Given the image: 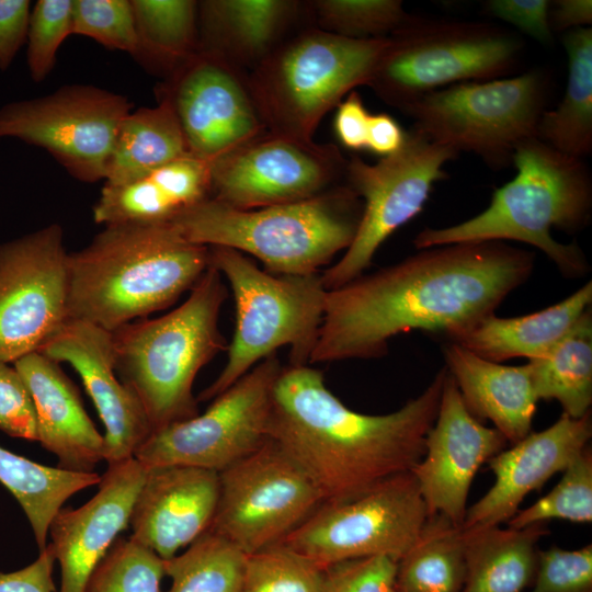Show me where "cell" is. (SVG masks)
I'll return each mask as SVG.
<instances>
[{
    "label": "cell",
    "mask_w": 592,
    "mask_h": 592,
    "mask_svg": "<svg viewBox=\"0 0 592 592\" xmlns=\"http://www.w3.org/2000/svg\"><path fill=\"white\" fill-rule=\"evenodd\" d=\"M446 374L442 367L418 397L373 415L348 408L320 371L288 365L273 387L270 439L306 471L323 502L356 498L422 459Z\"/></svg>",
    "instance_id": "cell-2"
},
{
    "label": "cell",
    "mask_w": 592,
    "mask_h": 592,
    "mask_svg": "<svg viewBox=\"0 0 592 592\" xmlns=\"http://www.w3.org/2000/svg\"><path fill=\"white\" fill-rule=\"evenodd\" d=\"M246 554L208 531L185 551L163 560L167 592H241Z\"/></svg>",
    "instance_id": "cell-36"
},
{
    "label": "cell",
    "mask_w": 592,
    "mask_h": 592,
    "mask_svg": "<svg viewBox=\"0 0 592 592\" xmlns=\"http://www.w3.org/2000/svg\"><path fill=\"white\" fill-rule=\"evenodd\" d=\"M68 253L60 225L0 244V360L13 364L67 321Z\"/></svg>",
    "instance_id": "cell-17"
},
{
    "label": "cell",
    "mask_w": 592,
    "mask_h": 592,
    "mask_svg": "<svg viewBox=\"0 0 592 592\" xmlns=\"http://www.w3.org/2000/svg\"><path fill=\"white\" fill-rule=\"evenodd\" d=\"M592 304V282L539 311L519 317L485 318L449 342L497 363L516 357L528 361L546 355L576 326Z\"/></svg>",
    "instance_id": "cell-28"
},
{
    "label": "cell",
    "mask_w": 592,
    "mask_h": 592,
    "mask_svg": "<svg viewBox=\"0 0 592 592\" xmlns=\"http://www.w3.org/2000/svg\"><path fill=\"white\" fill-rule=\"evenodd\" d=\"M534 269V252L503 241L420 249L327 291L309 363L378 358L413 330L452 341L496 314Z\"/></svg>",
    "instance_id": "cell-1"
},
{
    "label": "cell",
    "mask_w": 592,
    "mask_h": 592,
    "mask_svg": "<svg viewBox=\"0 0 592 592\" xmlns=\"http://www.w3.org/2000/svg\"><path fill=\"white\" fill-rule=\"evenodd\" d=\"M405 138L406 132L392 116L386 113L371 114L366 149L387 157L402 146Z\"/></svg>",
    "instance_id": "cell-50"
},
{
    "label": "cell",
    "mask_w": 592,
    "mask_h": 592,
    "mask_svg": "<svg viewBox=\"0 0 592 592\" xmlns=\"http://www.w3.org/2000/svg\"><path fill=\"white\" fill-rule=\"evenodd\" d=\"M209 264L232 291L236 328L227 362L196 398L214 399L276 350L288 345L289 365H307L321 326L325 288L319 273L276 275L261 270L243 253L208 247Z\"/></svg>",
    "instance_id": "cell-8"
},
{
    "label": "cell",
    "mask_w": 592,
    "mask_h": 592,
    "mask_svg": "<svg viewBox=\"0 0 592 592\" xmlns=\"http://www.w3.org/2000/svg\"><path fill=\"white\" fill-rule=\"evenodd\" d=\"M538 400H557L562 413L581 418L592 405V309L546 355L527 362Z\"/></svg>",
    "instance_id": "cell-35"
},
{
    "label": "cell",
    "mask_w": 592,
    "mask_h": 592,
    "mask_svg": "<svg viewBox=\"0 0 592 592\" xmlns=\"http://www.w3.org/2000/svg\"><path fill=\"white\" fill-rule=\"evenodd\" d=\"M72 34L136 58L138 37L130 0H75Z\"/></svg>",
    "instance_id": "cell-41"
},
{
    "label": "cell",
    "mask_w": 592,
    "mask_h": 592,
    "mask_svg": "<svg viewBox=\"0 0 592 592\" xmlns=\"http://www.w3.org/2000/svg\"><path fill=\"white\" fill-rule=\"evenodd\" d=\"M132 109L122 94L92 84H66L2 106L0 138L45 149L81 182L104 181L117 129Z\"/></svg>",
    "instance_id": "cell-15"
},
{
    "label": "cell",
    "mask_w": 592,
    "mask_h": 592,
    "mask_svg": "<svg viewBox=\"0 0 592 592\" xmlns=\"http://www.w3.org/2000/svg\"><path fill=\"white\" fill-rule=\"evenodd\" d=\"M397 562L386 556L350 559L326 568L322 592H388Z\"/></svg>",
    "instance_id": "cell-44"
},
{
    "label": "cell",
    "mask_w": 592,
    "mask_h": 592,
    "mask_svg": "<svg viewBox=\"0 0 592 592\" xmlns=\"http://www.w3.org/2000/svg\"><path fill=\"white\" fill-rule=\"evenodd\" d=\"M388 44L389 37L351 39L315 26L285 38L248 73L266 132L314 140L323 116L369 83Z\"/></svg>",
    "instance_id": "cell-7"
},
{
    "label": "cell",
    "mask_w": 592,
    "mask_h": 592,
    "mask_svg": "<svg viewBox=\"0 0 592 592\" xmlns=\"http://www.w3.org/2000/svg\"><path fill=\"white\" fill-rule=\"evenodd\" d=\"M37 352L69 364L80 376L101 418L107 465L133 458L152 433L148 417L114 367L112 333L87 321H67Z\"/></svg>",
    "instance_id": "cell-20"
},
{
    "label": "cell",
    "mask_w": 592,
    "mask_h": 592,
    "mask_svg": "<svg viewBox=\"0 0 592 592\" xmlns=\"http://www.w3.org/2000/svg\"><path fill=\"white\" fill-rule=\"evenodd\" d=\"M283 366L276 354L214 398L205 412L151 433L134 457L146 467L223 471L270 440L272 392Z\"/></svg>",
    "instance_id": "cell-13"
},
{
    "label": "cell",
    "mask_w": 592,
    "mask_h": 592,
    "mask_svg": "<svg viewBox=\"0 0 592 592\" xmlns=\"http://www.w3.org/2000/svg\"><path fill=\"white\" fill-rule=\"evenodd\" d=\"M442 351L444 367L476 419L491 421L511 444L532 432L538 398L528 363L510 366L492 362L449 341Z\"/></svg>",
    "instance_id": "cell-26"
},
{
    "label": "cell",
    "mask_w": 592,
    "mask_h": 592,
    "mask_svg": "<svg viewBox=\"0 0 592 592\" xmlns=\"http://www.w3.org/2000/svg\"><path fill=\"white\" fill-rule=\"evenodd\" d=\"M186 153L173 107L159 96L156 106L132 110L121 122L104 184L128 183Z\"/></svg>",
    "instance_id": "cell-30"
},
{
    "label": "cell",
    "mask_w": 592,
    "mask_h": 592,
    "mask_svg": "<svg viewBox=\"0 0 592 592\" xmlns=\"http://www.w3.org/2000/svg\"><path fill=\"white\" fill-rule=\"evenodd\" d=\"M466 574L462 528L441 513L429 515L412 546L397 561L400 592H462Z\"/></svg>",
    "instance_id": "cell-34"
},
{
    "label": "cell",
    "mask_w": 592,
    "mask_h": 592,
    "mask_svg": "<svg viewBox=\"0 0 592 592\" xmlns=\"http://www.w3.org/2000/svg\"><path fill=\"white\" fill-rule=\"evenodd\" d=\"M130 1L138 37L135 59L168 79L198 49L197 1Z\"/></svg>",
    "instance_id": "cell-33"
},
{
    "label": "cell",
    "mask_w": 592,
    "mask_h": 592,
    "mask_svg": "<svg viewBox=\"0 0 592 592\" xmlns=\"http://www.w3.org/2000/svg\"><path fill=\"white\" fill-rule=\"evenodd\" d=\"M226 298L223 276L209 264L180 306L111 332L115 372L141 403L152 432L200 413L193 384L227 350L218 327Z\"/></svg>",
    "instance_id": "cell-5"
},
{
    "label": "cell",
    "mask_w": 592,
    "mask_h": 592,
    "mask_svg": "<svg viewBox=\"0 0 592 592\" xmlns=\"http://www.w3.org/2000/svg\"><path fill=\"white\" fill-rule=\"evenodd\" d=\"M548 0H489L485 2L486 14L505 21L544 46L554 42L549 24Z\"/></svg>",
    "instance_id": "cell-46"
},
{
    "label": "cell",
    "mask_w": 592,
    "mask_h": 592,
    "mask_svg": "<svg viewBox=\"0 0 592 592\" xmlns=\"http://www.w3.org/2000/svg\"><path fill=\"white\" fill-rule=\"evenodd\" d=\"M34 402L36 441L57 458V467L94 473L103 460L104 437L88 415L79 390L60 363L32 352L13 363Z\"/></svg>",
    "instance_id": "cell-24"
},
{
    "label": "cell",
    "mask_w": 592,
    "mask_h": 592,
    "mask_svg": "<svg viewBox=\"0 0 592 592\" xmlns=\"http://www.w3.org/2000/svg\"><path fill=\"white\" fill-rule=\"evenodd\" d=\"M73 0H38L31 9L26 61L34 82H42L55 67L57 53L72 34Z\"/></svg>",
    "instance_id": "cell-42"
},
{
    "label": "cell",
    "mask_w": 592,
    "mask_h": 592,
    "mask_svg": "<svg viewBox=\"0 0 592 592\" xmlns=\"http://www.w3.org/2000/svg\"><path fill=\"white\" fill-rule=\"evenodd\" d=\"M515 177L494 190L489 205L462 223L424 228L413 239L417 250L463 242L519 241L543 253L568 278L584 276L590 264L576 242L556 240L589 226L592 179L582 159L561 153L537 137L520 143L512 157Z\"/></svg>",
    "instance_id": "cell-4"
},
{
    "label": "cell",
    "mask_w": 592,
    "mask_h": 592,
    "mask_svg": "<svg viewBox=\"0 0 592 592\" xmlns=\"http://www.w3.org/2000/svg\"><path fill=\"white\" fill-rule=\"evenodd\" d=\"M208 198L209 162L186 153L128 183L104 184L92 214L103 227L168 224Z\"/></svg>",
    "instance_id": "cell-27"
},
{
    "label": "cell",
    "mask_w": 592,
    "mask_h": 592,
    "mask_svg": "<svg viewBox=\"0 0 592 592\" xmlns=\"http://www.w3.org/2000/svg\"><path fill=\"white\" fill-rule=\"evenodd\" d=\"M525 592H592V544L540 549L534 582Z\"/></svg>",
    "instance_id": "cell-43"
},
{
    "label": "cell",
    "mask_w": 592,
    "mask_h": 592,
    "mask_svg": "<svg viewBox=\"0 0 592 592\" xmlns=\"http://www.w3.org/2000/svg\"><path fill=\"white\" fill-rule=\"evenodd\" d=\"M326 568L277 543L246 555L241 592H322Z\"/></svg>",
    "instance_id": "cell-38"
},
{
    "label": "cell",
    "mask_w": 592,
    "mask_h": 592,
    "mask_svg": "<svg viewBox=\"0 0 592 592\" xmlns=\"http://www.w3.org/2000/svg\"><path fill=\"white\" fill-rule=\"evenodd\" d=\"M100 479L95 471L73 473L46 466L0 446V482L23 510L38 550L47 546L49 524L66 501Z\"/></svg>",
    "instance_id": "cell-32"
},
{
    "label": "cell",
    "mask_w": 592,
    "mask_h": 592,
    "mask_svg": "<svg viewBox=\"0 0 592 592\" xmlns=\"http://www.w3.org/2000/svg\"><path fill=\"white\" fill-rule=\"evenodd\" d=\"M428 511L411 471L344 501L322 502L281 543L323 568L374 556L396 562L417 539Z\"/></svg>",
    "instance_id": "cell-12"
},
{
    "label": "cell",
    "mask_w": 592,
    "mask_h": 592,
    "mask_svg": "<svg viewBox=\"0 0 592 592\" xmlns=\"http://www.w3.org/2000/svg\"><path fill=\"white\" fill-rule=\"evenodd\" d=\"M549 24L554 32H568L581 27H591V0H557L550 2Z\"/></svg>",
    "instance_id": "cell-51"
},
{
    "label": "cell",
    "mask_w": 592,
    "mask_h": 592,
    "mask_svg": "<svg viewBox=\"0 0 592 592\" xmlns=\"http://www.w3.org/2000/svg\"><path fill=\"white\" fill-rule=\"evenodd\" d=\"M147 469L135 457L107 465L98 492L87 503L77 509L62 506L55 514L48 536L60 567L57 592H87L95 567L129 526Z\"/></svg>",
    "instance_id": "cell-21"
},
{
    "label": "cell",
    "mask_w": 592,
    "mask_h": 592,
    "mask_svg": "<svg viewBox=\"0 0 592 592\" xmlns=\"http://www.w3.org/2000/svg\"><path fill=\"white\" fill-rule=\"evenodd\" d=\"M305 3L315 27L351 39L387 38L411 22L400 0H314Z\"/></svg>",
    "instance_id": "cell-37"
},
{
    "label": "cell",
    "mask_w": 592,
    "mask_h": 592,
    "mask_svg": "<svg viewBox=\"0 0 592 592\" xmlns=\"http://www.w3.org/2000/svg\"><path fill=\"white\" fill-rule=\"evenodd\" d=\"M457 155L412 128L396 152L375 164L357 156L348 160L345 184L362 200L363 212L351 246L320 274L327 291L364 274L386 239L422 212L434 185L447 178L445 164Z\"/></svg>",
    "instance_id": "cell-11"
},
{
    "label": "cell",
    "mask_w": 592,
    "mask_h": 592,
    "mask_svg": "<svg viewBox=\"0 0 592 592\" xmlns=\"http://www.w3.org/2000/svg\"><path fill=\"white\" fill-rule=\"evenodd\" d=\"M369 116L356 91L340 102L334 115V132L342 146L354 151L366 149Z\"/></svg>",
    "instance_id": "cell-49"
},
{
    "label": "cell",
    "mask_w": 592,
    "mask_h": 592,
    "mask_svg": "<svg viewBox=\"0 0 592 592\" xmlns=\"http://www.w3.org/2000/svg\"><path fill=\"white\" fill-rule=\"evenodd\" d=\"M209 265L207 246L170 223L104 226L68 253V319L110 332L174 304Z\"/></svg>",
    "instance_id": "cell-3"
},
{
    "label": "cell",
    "mask_w": 592,
    "mask_h": 592,
    "mask_svg": "<svg viewBox=\"0 0 592 592\" xmlns=\"http://www.w3.org/2000/svg\"><path fill=\"white\" fill-rule=\"evenodd\" d=\"M592 522V451L588 445L562 471L556 487L526 509L519 510L508 527L523 528L549 520Z\"/></svg>",
    "instance_id": "cell-39"
},
{
    "label": "cell",
    "mask_w": 592,
    "mask_h": 592,
    "mask_svg": "<svg viewBox=\"0 0 592 592\" xmlns=\"http://www.w3.org/2000/svg\"><path fill=\"white\" fill-rule=\"evenodd\" d=\"M56 558L50 543L30 565L14 571H0V592H57L53 579Z\"/></svg>",
    "instance_id": "cell-48"
},
{
    "label": "cell",
    "mask_w": 592,
    "mask_h": 592,
    "mask_svg": "<svg viewBox=\"0 0 592 592\" xmlns=\"http://www.w3.org/2000/svg\"><path fill=\"white\" fill-rule=\"evenodd\" d=\"M147 468L133 505L129 538L168 560L209 531L219 474L179 465Z\"/></svg>",
    "instance_id": "cell-23"
},
{
    "label": "cell",
    "mask_w": 592,
    "mask_h": 592,
    "mask_svg": "<svg viewBox=\"0 0 592 592\" xmlns=\"http://www.w3.org/2000/svg\"><path fill=\"white\" fill-rule=\"evenodd\" d=\"M163 559L132 538H116L92 572L87 592H160Z\"/></svg>",
    "instance_id": "cell-40"
},
{
    "label": "cell",
    "mask_w": 592,
    "mask_h": 592,
    "mask_svg": "<svg viewBox=\"0 0 592 592\" xmlns=\"http://www.w3.org/2000/svg\"><path fill=\"white\" fill-rule=\"evenodd\" d=\"M568 80L559 104L542 114L536 137L567 156L584 159L592 152V27L562 36Z\"/></svg>",
    "instance_id": "cell-31"
},
{
    "label": "cell",
    "mask_w": 592,
    "mask_h": 592,
    "mask_svg": "<svg viewBox=\"0 0 592 592\" xmlns=\"http://www.w3.org/2000/svg\"><path fill=\"white\" fill-rule=\"evenodd\" d=\"M305 12L294 0L197 1L198 49L249 73L285 38Z\"/></svg>",
    "instance_id": "cell-25"
},
{
    "label": "cell",
    "mask_w": 592,
    "mask_h": 592,
    "mask_svg": "<svg viewBox=\"0 0 592 592\" xmlns=\"http://www.w3.org/2000/svg\"><path fill=\"white\" fill-rule=\"evenodd\" d=\"M547 92L545 75L531 70L433 91L403 113L428 139L458 153L473 152L490 168L502 169L512 163L520 143L536 137Z\"/></svg>",
    "instance_id": "cell-10"
},
{
    "label": "cell",
    "mask_w": 592,
    "mask_h": 592,
    "mask_svg": "<svg viewBox=\"0 0 592 592\" xmlns=\"http://www.w3.org/2000/svg\"><path fill=\"white\" fill-rule=\"evenodd\" d=\"M346 162L332 144L266 132L209 162L210 198L243 210L308 200L340 185Z\"/></svg>",
    "instance_id": "cell-16"
},
{
    "label": "cell",
    "mask_w": 592,
    "mask_h": 592,
    "mask_svg": "<svg viewBox=\"0 0 592 592\" xmlns=\"http://www.w3.org/2000/svg\"><path fill=\"white\" fill-rule=\"evenodd\" d=\"M0 431L36 441V414L31 392L14 366L0 360Z\"/></svg>",
    "instance_id": "cell-45"
},
{
    "label": "cell",
    "mask_w": 592,
    "mask_h": 592,
    "mask_svg": "<svg viewBox=\"0 0 592 592\" xmlns=\"http://www.w3.org/2000/svg\"><path fill=\"white\" fill-rule=\"evenodd\" d=\"M591 436V412L578 419L561 413L547 429L531 432L492 456L487 463L496 481L485 496L467 508L460 528L506 523L520 510L524 498L562 473L589 445Z\"/></svg>",
    "instance_id": "cell-22"
},
{
    "label": "cell",
    "mask_w": 592,
    "mask_h": 592,
    "mask_svg": "<svg viewBox=\"0 0 592 592\" xmlns=\"http://www.w3.org/2000/svg\"><path fill=\"white\" fill-rule=\"evenodd\" d=\"M31 2L0 0V70H7L26 43Z\"/></svg>",
    "instance_id": "cell-47"
},
{
    "label": "cell",
    "mask_w": 592,
    "mask_h": 592,
    "mask_svg": "<svg viewBox=\"0 0 592 592\" xmlns=\"http://www.w3.org/2000/svg\"><path fill=\"white\" fill-rule=\"evenodd\" d=\"M218 474L209 531L246 555L281 543L323 502L306 471L272 439Z\"/></svg>",
    "instance_id": "cell-14"
},
{
    "label": "cell",
    "mask_w": 592,
    "mask_h": 592,
    "mask_svg": "<svg viewBox=\"0 0 592 592\" xmlns=\"http://www.w3.org/2000/svg\"><path fill=\"white\" fill-rule=\"evenodd\" d=\"M462 532L466 562L462 592H525L532 587L538 568V542L549 534L546 523Z\"/></svg>",
    "instance_id": "cell-29"
},
{
    "label": "cell",
    "mask_w": 592,
    "mask_h": 592,
    "mask_svg": "<svg viewBox=\"0 0 592 592\" xmlns=\"http://www.w3.org/2000/svg\"><path fill=\"white\" fill-rule=\"evenodd\" d=\"M362 212V200L343 184L308 200L247 210L208 198L170 224L192 242L253 255L269 273L309 275L351 246Z\"/></svg>",
    "instance_id": "cell-6"
},
{
    "label": "cell",
    "mask_w": 592,
    "mask_h": 592,
    "mask_svg": "<svg viewBox=\"0 0 592 592\" xmlns=\"http://www.w3.org/2000/svg\"><path fill=\"white\" fill-rule=\"evenodd\" d=\"M172 105L187 151L212 162L266 133L248 73L197 52L158 91Z\"/></svg>",
    "instance_id": "cell-18"
},
{
    "label": "cell",
    "mask_w": 592,
    "mask_h": 592,
    "mask_svg": "<svg viewBox=\"0 0 592 592\" xmlns=\"http://www.w3.org/2000/svg\"><path fill=\"white\" fill-rule=\"evenodd\" d=\"M388 592H400V591H398V590L391 588Z\"/></svg>",
    "instance_id": "cell-52"
},
{
    "label": "cell",
    "mask_w": 592,
    "mask_h": 592,
    "mask_svg": "<svg viewBox=\"0 0 592 592\" xmlns=\"http://www.w3.org/2000/svg\"><path fill=\"white\" fill-rule=\"evenodd\" d=\"M522 52L521 37L496 24L415 15L389 37L367 87L403 112L433 91L506 77Z\"/></svg>",
    "instance_id": "cell-9"
},
{
    "label": "cell",
    "mask_w": 592,
    "mask_h": 592,
    "mask_svg": "<svg viewBox=\"0 0 592 592\" xmlns=\"http://www.w3.org/2000/svg\"><path fill=\"white\" fill-rule=\"evenodd\" d=\"M506 445L497 429L483 425L468 411L447 372L436 419L425 436L424 456L411 470L428 516L441 513L462 527L476 473Z\"/></svg>",
    "instance_id": "cell-19"
}]
</instances>
